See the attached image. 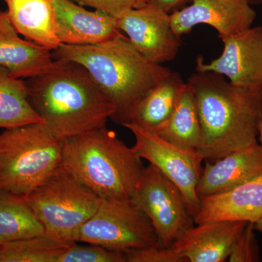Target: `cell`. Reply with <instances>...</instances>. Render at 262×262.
<instances>
[{"label": "cell", "instance_id": "obj_26", "mask_svg": "<svg viewBox=\"0 0 262 262\" xmlns=\"http://www.w3.org/2000/svg\"><path fill=\"white\" fill-rule=\"evenodd\" d=\"M127 262H184L173 248L160 244L125 251Z\"/></svg>", "mask_w": 262, "mask_h": 262}, {"label": "cell", "instance_id": "obj_29", "mask_svg": "<svg viewBox=\"0 0 262 262\" xmlns=\"http://www.w3.org/2000/svg\"><path fill=\"white\" fill-rule=\"evenodd\" d=\"M255 229L262 232V218L258 221L257 223L255 224Z\"/></svg>", "mask_w": 262, "mask_h": 262}, {"label": "cell", "instance_id": "obj_21", "mask_svg": "<svg viewBox=\"0 0 262 262\" xmlns=\"http://www.w3.org/2000/svg\"><path fill=\"white\" fill-rule=\"evenodd\" d=\"M158 135L182 147L199 149L203 140L201 118L194 91L187 82L177 107Z\"/></svg>", "mask_w": 262, "mask_h": 262}, {"label": "cell", "instance_id": "obj_17", "mask_svg": "<svg viewBox=\"0 0 262 262\" xmlns=\"http://www.w3.org/2000/svg\"><path fill=\"white\" fill-rule=\"evenodd\" d=\"M53 63L51 50L19 37L7 10L0 11V67L15 78L29 79L47 72Z\"/></svg>", "mask_w": 262, "mask_h": 262}, {"label": "cell", "instance_id": "obj_33", "mask_svg": "<svg viewBox=\"0 0 262 262\" xmlns=\"http://www.w3.org/2000/svg\"><path fill=\"white\" fill-rule=\"evenodd\" d=\"M1 244H1V242H0V246H1Z\"/></svg>", "mask_w": 262, "mask_h": 262}, {"label": "cell", "instance_id": "obj_25", "mask_svg": "<svg viewBox=\"0 0 262 262\" xmlns=\"http://www.w3.org/2000/svg\"><path fill=\"white\" fill-rule=\"evenodd\" d=\"M255 224L248 222L232 245L229 262L260 261L259 248L255 235Z\"/></svg>", "mask_w": 262, "mask_h": 262}, {"label": "cell", "instance_id": "obj_34", "mask_svg": "<svg viewBox=\"0 0 262 262\" xmlns=\"http://www.w3.org/2000/svg\"><path fill=\"white\" fill-rule=\"evenodd\" d=\"M261 5H262V3H261Z\"/></svg>", "mask_w": 262, "mask_h": 262}, {"label": "cell", "instance_id": "obj_18", "mask_svg": "<svg viewBox=\"0 0 262 262\" xmlns=\"http://www.w3.org/2000/svg\"><path fill=\"white\" fill-rule=\"evenodd\" d=\"M4 1L10 21L19 34L52 51L59 47L53 0Z\"/></svg>", "mask_w": 262, "mask_h": 262}, {"label": "cell", "instance_id": "obj_3", "mask_svg": "<svg viewBox=\"0 0 262 262\" xmlns=\"http://www.w3.org/2000/svg\"><path fill=\"white\" fill-rule=\"evenodd\" d=\"M54 60L77 62L88 70L115 108L114 121H130L141 100L172 70L150 61L122 35L94 46L61 44L52 51Z\"/></svg>", "mask_w": 262, "mask_h": 262}, {"label": "cell", "instance_id": "obj_23", "mask_svg": "<svg viewBox=\"0 0 262 262\" xmlns=\"http://www.w3.org/2000/svg\"><path fill=\"white\" fill-rule=\"evenodd\" d=\"M72 243L57 241L46 234L3 243L0 262H58Z\"/></svg>", "mask_w": 262, "mask_h": 262}, {"label": "cell", "instance_id": "obj_15", "mask_svg": "<svg viewBox=\"0 0 262 262\" xmlns=\"http://www.w3.org/2000/svg\"><path fill=\"white\" fill-rule=\"evenodd\" d=\"M206 162L196 186L200 199L231 190L262 174V146L256 144L214 162Z\"/></svg>", "mask_w": 262, "mask_h": 262}, {"label": "cell", "instance_id": "obj_13", "mask_svg": "<svg viewBox=\"0 0 262 262\" xmlns=\"http://www.w3.org/2000/svg\"><path fill=\"white\" fill-rule=\"evenodd\" d=\"M53 5L56 37L61 44L94 46L123 35L112 15L89 11L71 0H53Z\"/></svg>", "mask_w": 262, "mask_h": 262}, {"label": "cell", "instance_id": "obj_16", "mask_svg": "<svg viewBox=\"0 0 262 262\" xmlns=\"http://www.w3.org/2000/svg\"><path fill=\"white\" fill-rule=\"evenodd\" d=\"M262 218V174L227 192L201 198L194 223L213 221L257 223Z\"/></svg>", "mask_w": 262, "mask_h": 262}, {"label": "cell", "instance_id": "obj_22", "mask_svg": "<svg viewBox=\"0 0 262 262\" xmlns=\"http://www.w3.org/2000/svg\"><path fill=\"white\" fill-rule=\"evenodd\" d=\"M45 235L40 221L24 196L0 192V242Z\"/></svg>", "mask_w": 262, "mask_h": 262}, {"label": "cell", "instance_id": "obj_30", "mask_svg": "<svg viewBox=\"0 0 262 262\" xmlns=\"http://www.w3.org/2000/svg\"><path fill=\"white\" fill-rule=\"evenodd\" d=\"M258 139H259L260 142H261V146H262V122L260 123L259 127H258Z\"/></svg>", "mask_w": 262, "mask_h": 262}, {"label": "cell", "instance_id": "obj_7", "mask_svg": "<svg viewBox=\"0 0 262 262\" xmlns=\"http://www.w3.org/2000/svg\"><path fill=\"white\" fill-rule=\"evenodd\" d=\"M76 242L125 253L159 244L149 217L131 199L101 198L92 216L81 227Z\"/></svg>", "mask_w": 262, "mask_h": 262}, {"label": "cell", "instance_id": "obj_27", "mask_svg": "<svg viewBox=\"0 0 262 262\" xmlns=\"http://www.w3.org/2000/svg\"><path fill=\"white\" fill-rule=\"evenodd\" d=\"M82 6L94 8L117 18L124 12L132 8H140L146 3L139 0H71Z\"/></svg>", "mask_w": 262, "mask_h": 262}, {"label": "cell", "instance_id": "obj_6", "mask_svg": "<svg viewBox=\"0 0 262 262\" xmlns=\"http://www.w3.org/2000/svg\"><path fill=\"white\" fill-rule=\"evenodd\" d=\"M24 198L42 223L45 234L63 242H76L81 227L101 202V196L61 166Z\"/></svg>", "mask_w": 262, "mask_h": 262}, {"label": "cell", "instance_id": "obj_28", "mask_svg": "<svg viewBox=\"0 0 262 262\" xmlns=\"http://www.w3.org/2000/svg\"><path fill=\"white\" fill-rule=\"evenodd\" d=\"M192 0H148L147 3L158 7L169 13L181 9L184 5Z\"/></svg>", "mask_w": 262, "mask_h": 262}, {"label": "cell", "instance_id": "obj_19", "mask_svg": "<svg viewBox=\"0 0 262 262\" xmlns=\"http://www.w3.org/2000/svg\"><path fill=\"white\" fill-rule=\"evenodd\" d=\"M186 84L180 73L171 71L141 100L129 122L159 134L173 115Z\"/></svg>", "mask_w": 262, "mask_h": 262}, {"label": "cell", "instance_id": "obj_2", "mask_svg": "<svg viewBox=\"0 0 262 262\" xmlns=\"http://www.w3.org/2000/svg\"><path fill=\"white\" fill-rule=\"evenodd\" d=\"M187 82L201 118L203 140L198 151L205 160L214 162L258 144L262 87H241L215 72L199 71Z\"/></svg>", "mask_w": 262, "mask_h": 262}, {"label": "cell", "instance_id": "obj_9", "mask_svg": "<svg viewBox=\"0 0 262 262\" xmlns=\"http://www.w3.org/2000/svg\"><path fill=\"white\" fill-rule=\"evenodd\" d=\"M131 200L149 217L163 247H170L195 225L179 188L151 164L144 167Z\"/></svg>", "mask_w": 262, "mask_h": 262}, {"label": "cell", "instance_id": "obj_31", "mask_svg": "<svg viewBox=\"0 0 262 262\" xmlns=\"http://www.w3.org/2000/svg\"><path fill=\"white\" fill-rule=\"evenodd\" d=\"M251 4H261L262 0H250Z\"/></svg>", "mask_w": 262, "mask_h": 262}, {"label": "cell", "instance_id": "obj_5", "mask_svg": "<svg viewBox=\"0 0 262 262\" xmlns=\"http://www.w3.org/2000/svg\"><path fill=\"white\" fill-rule=\"evenodd\" d=\"M63 141L43 122L0 134V192L26 196L61 167Z\"/></svg>", "mask_w": 262, "mask_h": 262}, {"label": "cell", "instance_id": "obj_12", "mask_svg": "<svg viewBox=\"0 0 262 262\" xmlns=\"http://www.w3.org/2000/svg\"><path fill=\"white\" fill-rule=\"evenodd\" d=\"M251 5L250 0H192L170 13L172 28L181 37L196 26L206 24L225 39L252 27L256 13Z\"/></svg>", "mask_w": 262, "mask_h": 262}, {"label": "cell", "instance_id": "obj_4", "mask_svg": "<svg viewBox=\"0 0 262 262\" xmlns=\"http://www.w3.org/2000/svg\"><path fill=\"white\" fill-rule=\"evenodd\" d=\"M62 168L101 198L131 199L142 159L106 126L63 141Z\"/></svg>", "mask_w": 262, "mask_h": 262}, {"label": "cell", "instance_id": "obj_24", "mask_svg": "<svg viewBox=\"0 0 262 262\" xmlns=\"http://www.w3.org/2000/svg\"><path fill=\"white\" fill-rule=\"evenodd\" d=\"M72 244L63 251L58 262H127L125 253L112 251L98 245Z\"/></svg>", "mask_w": 262, "mask_h": 262}, {"label": "cell", "instance_id": "obj_1", "mask_svg": "<svg viewBox=\"0 0 262 262\" xmlns=\"http://www.w3.org/2000/svg\"><path fill=\"white\" fill-rule=\"evenodd\" d=\"M26 82L29 102L60 141L106 126L115 115L113 103L77 62L54 60L47 72Z\"/></svg>", "mask_w": 262, "mask_h": 262}, {"label": "cell", "instance_id": "obj_14", "mask_svg": "<svg viewBox=\"0 0 262 262\" xmlns=\"http://www.w3.org/2000/svg\"><path fill=\"white\" fill-rule=\"evenodd\" d=\"M248 222L213 221L196 224L172 245L184 262H223Z\"/></svg>", "mask_w": 262, "mask_h": 262}, {"label": "cell", "instance_id": "obj_8", "mask_svg": "<svg viewBox=\"0 0 262 262\" xmlns=\"http://www.w3.org/2000/svg\"><path fill=\"white\" fill-rule=\"evenodd\" d=\"M122 125L135 137L133 149L138 156L147 160L179 188L194 219L201 208V199L196 194V186L203 168L202 163L205 160L201 153L196 149L172 144L132 122Z\"/></svg>", "mask_w": 262, "mask_h": 262}, {"label": "cell", "instance_id": "obj_11", "mask_svg": "<svg viewBox=\"0 0 262 262\" xmlns=\"http://www.w3.org/2000/svg\"><path fill=\"white\" fill-rule=\"evenodd\" d=\"M222 40V55L210 63L198 56L196 71L215 72L241 87H262V27H251Z\"/></svg>", "mask_w": 262, "mask_h": 262}, {"label": "cell", "instance_id": "obj_10", "mask_svg": "<svg viewBox=\"0 0 262 262\" xmlns=\"http://www.w3.org/2000/svg\"><path fill=\"white\" fill-rule=\"evenodd\" d=\"M116 20L133 46L150 61L162 64L178 54L182 41L172 28L168 12L146 3L126 10Z\"/></svg>", "mask_w": 262, "mask_h": 262}, {"label": "cell", "instance_id": "obj_32", "mask_svg": "<svg viewBox=\"0 0 262 262\" xmlns=\"http://www.w3.org/2000/svg\"><path fill=\"white\" fill-rule=\"evenodd\" d=\"M139 1L143 3H147L148 0H139Z\"/></svg>", "mask_w": 262, "mask_h": 262}, {"label": "cell", "instance_id": "obj_20", "mask_svg": "<svg viewBox=\"0 0 262 262\" xmlns=\"http://www.w3.org/2000/svg\"><path fill=\"white\" fill-rule=\"evenodd\" d=\"M40 122H43L42 118L29 102L26 81L15 78L0 67V128Z\"/></svg>", "mask_w": 262, "mask_h": 262}]
</instances>
